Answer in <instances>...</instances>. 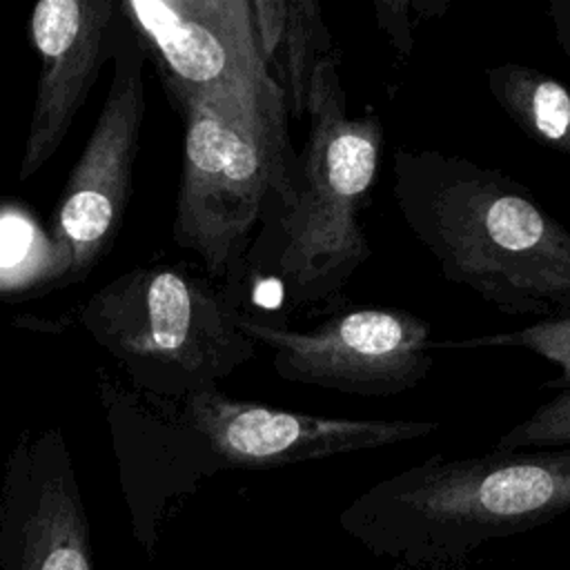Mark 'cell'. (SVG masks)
<instances>
[{"instance_id":"4","label":"cell","mask_w":570,"mask_h":570,"mask_svg":"<svg viewBox=\"0 0 570 570\" xmlns=\"http://www.w3.org/2000/svg\"><path fill=\"white\" fill-rule=\"evenodd\" d=\"M338 62V51L316 62L307 105L312 125L296 156V200L278 212L276 272L294 309L338 296L372 256L358 212L376 180L385 134L376 116L347 114Z\"/></svg>"},{"instance_id":"17","label":"cell","mask_w":570,"mask_h":570,"mask_svg":"<svg viewBox=\"0 0 570 570\" xmlns=\"http://www.w3.org/2000/svg\"><path fill=\"white\" fill-rule=\"evenodd\" d=\"M372 9L376 27L392 45L396 56L407 58L414 47V27L421 22L414 0H376Z\"/></svg>"},{"instance_id":"6","label":"cell","mask_w":570,"mask_h":570,"mask_svg":"<svg viewBox=\"0 0 570 570\" xmlns=\"http://www.w3.org/2000/svg\"><path fill=\"white\" fill-rule=\"evenodd\" d=\"M111 60L107 98L60 194L49 247L31 285L33 294L87 281L125 223L147 111L142 76L147 53L120 9Z\"/></svg>"},{"instance_id":"10","label":"cell","mask_w":570,"mask_h":570,"mask_svg":"<svg viewBox=\"0 0 570 570\" xmlns=\"http://www.w3.org/2000/svg\"><path fill=\"white\" fill-rule=\"evenodd\" d=\"M0 570H94L87 512L58 425L24 430L7 456Z\"/></svg>"},{"instance_id":"2","label":"cell","mask_w":570,"mask_h":570,"mask_svg":"<svg viewBox=\"0 0 570 570\" xmlns=\"http://www.w3.org/2000/svg\"><path fill=\"white\" fill-rule=\"evenodd\" d=\"M570 512V445L428 456L352 499L341 530L403 570H454Z\"/></svg>"},{"instance_id":"1","label":"cell","mask_w":570,"mask_h":570,"mask_svg":"<svg viewBox=\"0 0 570 570\" xmlns=\"http://www.w3.org/2000/svg\"><path fill=\"white\" fill-rule=\"evenodd\" d=\"M392 198L450 283L501 314H570V229L512 176L456 154L399 147Z\"/></svg>"},{"instance_id":"14","label":"cell","mask_w":570,"mask_h":570,"mask_svg":"<svg viewBox=\"0 0 570 570\" xmlns=\"http://www.w3.org/2000/svg\"><path fill=\"white\" fill-rule=\"evenodd\" d=\"M332 51L336 49L325 27L321 4L314 0H287L285 27L267 71L285 96L287 114L296 120L307 114L316 62Z\"/></svg>"},{"instance_id":"7","label":"cell","mask_w":570,"mask_h":570,"mask_svg":"<svg viewBox=\"0 0 570 570\" xmlns=\"http://www.w3.org/2000/svg\"><path fill=\"white\" fill-rule=\"evenodd\" d=\"M176 109L185 138L171 238L194 252L212 278H227L243 265L269 203L278 212L294 205L296 167L200 105Z\"/></svg>"},{"instance_id":"3","label":"cell","mask_w":570,"mask_h":570,"mask_svg":"<svg viewBox=\"0 0 570 570\" xmlns=\"http://www.w3.org/2000/svg\"><path fill=\"white\" fill-rule=\"evenodd\" d=\"M240 309L185 265H136L67 314L127 374L129 385L183 401L218 387L256 356Z\"/></svg>"},{"instance_id":"13","label":"cell","mask_w":570,"mask_h":570,"mask_svg":"<svg viewBox=\"0 0 570 570\" xmlns=\"http://www.w3.org/2000/svg\"><path fill=\"white\" fill-rule=\"evenodd\" d=\"M483 80L501 111L530 140L570 156V85L517 62L483 69Z\"/></svg>"},{"instance_id":"15","label":"cell","mask_w":570,"mask_h":570,"mask_svg":"<svg viewBox=\"0 0 570 570\" xmlns=\"http://www.w3.org/2000/svg\"><path fill=\"white\" fill-rule=\"evenodd\" d=\"M476 350V347H521L559 367V379L552 387L570 385V314L548 321H537L521 330L497 332L468 338L432 341V350Z\"/></svg>"},{"instance_id":"18","label":"cell","mask_w":570,"mask_h":570,"mask_svg":"<svg viewBox=\"0 0 570 570\" xmlns=\"http://www.w3.org/2000/svg\"><path fill=\"white\" fill-rule=\"evenodd\" d=\"M548 16L561 51L570 60V0H552L548 4Z\"/></svg>"},{"instance_id":"16","label":"cell","mask_w":570,"mask_h":570,"mask_svg":"<svg viewBox=\"0 0 570 570\" xmlns=\"http://www.w3.org/2000/svg\"><path fill=\"white\" fill-rule=\"evenodd\" d=\"M570 445V385L559 387L552 399L541 403L530 416L505 430L494 450H543Z\"/></svg>"},{"instance_id":"11","label":"cell","mask_w":570,"mask_h":570,"mask_svg":"<svg viewBox=\"0 0 570 570\" xmlns=\"http://www.w3.org/2000/svg\"><path fill=\"white\" fill-rule=\"evenodd\" d=\"M98 396L134 525L154 528L165 503L194 492L225 470L205 436L187 421L183 403L142 392L98 370Z\"/></svg>"},{"instance_id":"8","label":"cell","mask_w":570,"mask_h":570,"mask_svg":"<svg viewBox=\"0 0 570 570\" xmlns=\"http://www.w3.org/2000/svg\"><path fill=\"white\" fill-rule=\"evenodd\" d=\"M238 327L272 352L283 381L352 396L403 394L434 365L430 325L399 307L345 309L309 332L240 312Z\"/></svg>"},{"instance_id":"9","label":"cell","mask_w":570,"mask_h":570,"mask_svg":"<svg viewBox=\"0 0 570 570\" xmlns=\"http://www.w3.org/2000/svg\"><path fill=\"white\" fill-rule=\"evenodd\" d=\"M225 470H272L392 448L434 434L436 421L341 419L234 399L218 387L180 401Z\"/></svg>"},{"instance_id":"12","label":"cell","mask_w":570,"mask_h":570,"mask_svg":"<svg viewBox=\"0 0 570 570\" xmlns=\"http://www.w3.org/2000/svg\"><path fill=\"white\" fill-rule=\"evenodd\" d=\"M118 0H42L29 16L40 58L18 178H33L65 142L78 111L111 56Z\"/></svg>"},{"instance_id":"5","label":"cell","mask_w":570,"mask_h":570,"mask_svg":"<svg viewBox=\"0 0 570 570\" xmlns=\"http://www.w3.org/2000/svg\"><path fill=\"white\" fill-rule=\"evenodd\" d=\"M118 2L176 107L200 105L296 167L285 96L261 58L249 0Z\"/></svg>"}]
</instances>
